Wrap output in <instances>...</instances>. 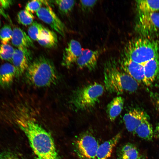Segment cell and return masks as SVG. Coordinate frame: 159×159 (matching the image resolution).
<instances>
[{"label":"cell","mask_w":159,"mask_h":159,"mask_svg":"<svg viewBox=\"0 0 159 159\" xmlns=\"http://www.w3.org/2000/svg\"><path fill=\"white\" fill-rule=\"evenodd\" d=\"M37 41L40 45L44 47L52 48L57 45V36L54 32L44 27Z\"/></svg>","instance_id":"18"},{"label":"cell","mask_w":159,"mask_h":159,"mask_svg":"<svg viewBox=\"0 0 159 159\" xmlns=\"http://www.w3.org/2000/svg\"><path fill=\"white\" fill-rule=\"evenodd\" d=\"M15 49L8 44L0 45V59L12 63Z\"/></svg>","instance_id":"25"},{"label":"cell","mask_w":159,"mask_h":159,"mask_svg":"<svg viewBox=\"0 0 159 159\" xmlns=\"http://www.w3.org/2000/svg\"><path fill=\"white\" fill-rule=\"evenodd\" d=\"M133 133L140 138L148 141L152 140L154 136L153 127L148 120L143 121Z\"/></svg>","instance_id":"21"},{"label":"cell","mask_w":159,"mask_h":159,"mask_svg":"<svg viewBox=\"0 0 159 159\" xmlns=\"http://www.w3.org/2000/svg\"><path fill=\"white\" fill-rule=\"evenodd\" d=\"M103 75L105 88L111 93L119 95L125 92L133 93L137 90L140 84L125 72L118 61L112 57L105 61Z\"/></svg>","instance_id":"2"},{"label":"cell","mask_w":159,"mask_h":159,"mask_svg":"<svg viewBox=\"0 0 159 159\" xmlns=\"http://www.w3.org/2000/svg\"><path fill=\"white\" fill-rule=\"evenodd\" d=\"M135 30L143 37L150 38L159 34V13H138Z\"/></svg>","instance_id":"7"},{"label":"cell","mask_w":159,"mask_h":159,"mask_svg":"<svg viewBox=\"0 0 159 159\" xmlns=\"http://www.w3.org/2000/svg\"><path fill=\"white\" fill-rule=\"evenodd\" d=\"M121 136L119 132L110 139L99 145L96 153L95 159H108L113 150L120 140Z\"/></svg>","instance_id":"15"},{"label":"cell","mask_w":159,"mask_h":159,"mask_svg":"<svg viewBox=\"0 0 159 159\" xmlns=\"http://www.w3.org/2000/svg\"><path fill=\"white\" fill-rule=\"evenodd\" d=\"M143 65L144 84L150 86L159 76V55L149 60Z\"/></svg>","instance_id":"14"},{"label":"cell","mask_w":159,"mask_h":159,"mask_svg":"<svg viewBox=\"0 0 159 159\" xmlns=\"http://www.w3.org/2000/svg\"><path fill=\"white\" fill-rule=\"evenodd\" d=\"M122 54L137 63L144 65L159 55V43L150 38L142 37L130 41L125 46Z\"/></svg>","instance_id":"4"},{"label":"cell","mask_w":159,"mask_h":159,"mask_svg":"<svg viewBox=\"0 0 159 159\" xmlns=\"http://www.w3.org/2000/svg\"><path fill=\"white\" fill-rule=\"evenodd\" d=\"M124 99L120 96L114 98L107 105L106 110L110 120L114 121L121 112L124 105Z\"/></svg>","instance_id":"19"},{"label":"cell","mask_w":159,"mask_h":159,"mask_svg":"<svg viewBox=\"0 0 159 159\" xmlns=\"http://www.w3.org/2000/svg\"><path fill=\"white\" fill-rule=\"evenodd\" d=\"M136 4L138 13H152L159 10V0H137Z\"/></svg>","instance_id":"22"},{"label":"cell","mask_w":159,"mask_h":159,"mask_svg":"<svg viewBox=\"0 0 159 159\" xmlns=\"http://www.w3.org/2000/svg\"><path fill=\"white\" fill-rule=\"evenodd\" d=\"M54 1L60 13L64 15L69 14L72 11L75 3L74 0H57Z\"/></svg>","instance_id":"23"},{"label":"cell","mask_w":159,"mask_h":159,"mask_svg":"<svg viewBox=\"0 0 159 159\" xmlns=\"http://www.w3.org/2000/svg\"><path fill=\"white\" fill-rule=\"evenodd\" d=\"M82 49L80 43L72 39L67 44L64 50L62 55V64L67 68H69L81 55Z\"/></svg>","instance_id":"12"},{"label":"cell","mask_w":159,"mask_h":159,"mask_svg":"<svg viewBox=\"0 0 159 159\" xmlns=\"http://www.w3.org/2000/svg\"><path fill=\"white\" fill-rule=\"evenodd\" d=\"M149 117L144 110L138 108L132 109L125 114L123 120L127 130L133 132L135 129L144 121L148 120Z\"/></svg>","instance_id":"11"},{"label":"cell","mask_w":159,"mask_h":159,"mask_svg":"<svg viewBox=\"0 0 159 159\" xmlns=\"http://www.w3.org/2000/svg\"><path fill=\"white\" fill-rule=\"evenodd\" d=\"M137 159H145V158L143 156L141 155L139 156Z\"/></svg>","instance_id":"35"},{"label":"cell","mask_w":159,"mask_h":159,"mask_svg":"<svg viewBox=\"0 0 159 159\" xmlns=\"http://www.w3.org/2000/svg\"><path fill=\"white\" fill-rule=\"evenodd\" d=\"M154 136L159 139V123L156 125L154 132Z\"/></svg>","instance_id":"32"},{"label":"cell","mask_w":159,"mask_h":159,"mask_svg":"<svg viewBox=\"0 0 159 159\" xmlns=\"http://www.w3.org/2000/svg\"><path fill=\"white\" fill-rule=\"evenodd\" d=\"M24 74L26 82L37 88L55 85L59 78L53 62L43 55L32 61Z\"/></svg>","instance_id":"3"},{"label":"cell","mask_w":159,"mask_h":159,"mask_svg":"<svg viewBox=\"0 0 159 159\" xmlns=\"http://www.w3.org/2000/svg\"></svg>","instance_id":"37"},{"label":"cell","mask_w":159,"mask_h":159,"mask_svg":"<svg viewBox=\"0 0 159 159\" xmlns=\"http://www.w3.org/2000/svg\"><path fill=\"white\" fill-rule=\"evenodd\" d=\"M0 3L4 9L9 7L12 4V1L9 0H0Z\"/></svg>","instance_id":"31"},{"label":"cell","mask_w":159,"mask_h":159,"mask_svg":"<svg viewBox=\"0 0 159 159\" xmlns=\"http://www.w3.org/2000/svg\"><path fill=\"white\" fill-rule=\"evenodd\" d=\"M19 113L16 122L27 137L35 159H60L51 134L28 112L21 111Z\"/></svg>","instance_id":"1"},{"label":"cell","mask_w":159,"mask_h":159,"mask_svg":"<svg viewBox=\"0 0 159 159\" xmlns=\"http://www.w3.org/2000/svg\"><path fill=\"white\" fill-rule=\"evenodd\" d=\"M13 30L9 25L5 24L0 30V40L2 44H6L11 40Z\"/></svg>","instance_id":"26"},{"label":"cell","mask_w":159,"mask_h":159,"mask_svg":"<svg viewBox=\"0 0 159 159\" xmlns=\"http://www.w3.org/2000/svg\"><path fill=\"white\" fill-rule=\"evenodd\" d=\"M4 9L0 3V14L3 16L5 18L7 19H9L8 16L7 14L5 13Z\"/></svg>","instance_id":"33"},{"label":"cell","mask_w":159,"mask_h":159,"mask_svg":"<svg viewBox=\"0 0 159 159\" xmlns=\"http://www.w3.org/2000/svg\"><path fill=\"white\" fill-rule=\"evenodd\" d=\"M36 13L39 19L48 24L62 37H65L66 28L64 24L49 5L42 7Z\"/></svg>","instance_id":"8"},{"label":"cell","mask_w":159,"mask_h":159,"mask_svg":"<svg viewBox=\"0 0 159 159\" xmlns=\"http://www.w3.org/2000/svg\"><path fill=\"white\" fill-rule=\"evenodd\" d=\"M11 64L6 63L0 67V85L3 88L10 87L16 77V69Z\"/></svg>","instance_id":"17"},{"label":"cell","mask_w":159,"mask_h":159,"mask_svg":"<svg viewBox=\"0 0 159 159\" xmlns=\"http://www.w3.org/2000/svg\"><path fill=\"white\" fill-rule=\"evenodd\" d=\"M150 97L155 108L159 111V94L152 93Z\"/></svg>","instance_id":"30"},{"label":"cell","mask_w":159,"mask_h":159,"mask_svg":"<svg viewBox=\"0 0 159 159\" xmlns=\"http://www.w3.org/2000/svg\"><path fill=\"white\" fill-rule=\"evenodd\" d=\"M0 159H18L14 156L11 154H7L5 155Z\"/></svg>","instance_id":"34"},{"label":"cell","mask_w":159,"mask_h":159,"mask_svg":"<svg viewBox=\"0 0 159 159\" xmlns=\"http://www.w3.org/2000/svg\"><path fill=\"white\" fill-rule=\"evenodd\" d=\"M117 153L120 159H137L139 156L137 147L129 143L120 147L117 149Z\"/></svg>","instance_id":"20"},{"label":"cell","mask_w":159,"mask_h":159,"mask_svg":"<svg viewBox=\"0 0 159 159\" xmlns=\"http://www.w3.org/2000/svg\"><path fill=\"white\" fill-rule=\"evenodd\" d=\"M33 57V54L29 49H15L11 64L16 69V77L24 73L32 62Z\"/></svg>","instance_id":"9"},{"label":"cell","mask_w":159,"mask_h":159,"mask_svg":"<svg viewBox=\"0 0 159 159\" xmlns=\"http://www.w3.org/2000/svg\"><path fill=\"white\" fill-rule=\"evenodd\" d=\"M97 0H81L80 4L82 10L84 12L90 11L97 3Z\"/></svg>","instance_id":"29"},{"label":"cell","mask_w":159,"mask_h":159,"mask_svg":"<svg viewBox=\"0 0 159 159\" xmlns=\"http://www.w3.org/2000/svg\"><path fill=\"white\" fill-rule=\"evenodd\" d=\"M17 17L18 22L25 26L31 25L34 22V18L32 13L25 9L20 11Z\"/></svg>","instance_id":"24"},{"label":"cell","mask_w":159,"mask_h":159,"mask_svg":"<svg viewBox=\"0 0 159 159\" xmlns=\"http://www.w3.org/2000/svg\"><path fill=\"white\" fill-rule=\"evenodd\" d=\"M99 50L89 49H82L80 56L75 63L80 69H86L89 71L95 69L97 66L98 59L100 54Z\"/></svg>","instance_id":"13"},{"label":"cell","mask_w":159,"mask_h":159,"mask_svg":"<svg viewBox=\"0 0 159 159\" xmlns=\"http://www.w3.org/2000/svg\"><path fill=\"white\" fill-rule=\"evenodd\" d=\"M74 145L77 153L81 159H95L100 145L91 132L86 131L82 133L76 139Z\"/></svg>","instance_id":"6"},{"label":"cell","mask_w":159,"mask_h":159,"mask_svg":"<svg viewBox=\"0 0 159 159\" xmlns=\"http://www.w3.org/2000/svg\"><path fill=\"white\" fill-rule=\"evenodd\" d=\"M104 88L95 82L80 87L73 92L69 101L70 106L76 112L90 110L99 101Z\"/></svg>","instance_id":"5"},{"label":"cell","mask_w":159,"mask_h":159,"mask_svg":"<svg viewBox=\"0 0 159 159\" xmlns=\"http://www.w3.org/2000/svg\"><path fill=\"white\" fill-rule=\"evenodd\" d=\"M44 26L36 21H34L28 29V34L29 37L35 41H37L38 37Z\"/></svg>","instance_id":"27"},{"label":"cell","mask_w":159,"mask_h":159,"mask_svg":"<svg viewBox=\"0 0 159 159\" xmlns=\"http://www.w3.org/2000/svg\"><path fill=\"white\" fill-rule=\"evenodd\" d=\"M13 30L11 42L14 46L17 48L21 49L34 47V44L31 39L20 28L15 27Z\"/></svg>","instance_id":"16"},{"label":"cell","mask_w":159,"mask_h":159,"mask_svg":"<svg viewBox=\"0 0 159 159\" xmlns=\"http://www.w3.org/2000/svg\"><path fill=\"white\" fill-rule=\"evenodd\" d=\"M0 25H1V21H0Z\"/></svg>","instance_id":"36"},{"label":"cell","mask_w":159,"mask_h":159,"mask_svg":"<svg viewBox=\"0 0 159 159\" xmlns=\"http://www.w3.org/2000/svg\"><path fill=\"white\" fill-rule=\"evenodd\" d=\"M43 4L48 5V2L45 0H34L29 1L27 3L25 9L32 13L37 12L42 7Z\"/></svg>","instance_id":"28"},{"label":"cell","mask_w":159,"mask_h":159,"mask_svg":"<svg viewBox=\"0 0 159 159\" xmlns=\"http://www.w3.org/2000/svg\"><path fill=\"white\" fill-rule=\"evenodd\" d=\"M121 68L140 84H144V65L133 62L121 54L118 61Z\"/></svg>","instance_id":"10"}]
</instances>
